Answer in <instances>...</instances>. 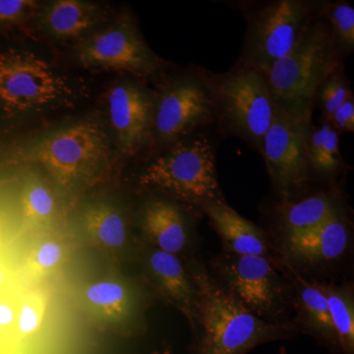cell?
<instances>
[{
  "instance_id": "obj_1",
  "label": "cell",
  "mask_w": 354,
  "mask_h": 354,
  "mask_svg": "<svg viewBox=\"0 0 354 354\" xmlns=\"http://www.w3.org/2000/svg\"><path fill=\"white\" fill-rule=\"evenodd\" d=\"M0 44V141L74 111L84 88L41 51L6 39Z\"/></svg>"
},
{
  "instance_id": "obj_25",
  "label": "cell",
  "mask_w": 354,
  "mask_h": 354,
  "mask_svg": "<svg viewBox=\"0 0 354 354\" xmlns=\"http://www.w3.org/2000/svg\"><path fill=\"white\" fill-rule=\"evenodd\" d=\"M39 4L36 0H0V41L21 34L32 36Z\"/></svg>"
},
{
  "instance_id": "obj_6",
  "label": "cell",
  "mask_w": 354,
  "mask_h": 354,
  "mask_svg": "<svg viewBox=\"0 0 354 354\" xmlns=\"http://www.w3.org/2000/svg\"><path fill=\"white\" fill-rule=\"evenodd\" d=\"M312 109L313 102L274 99V116L260 153L272 183L285 199L301 189L309 179L307 141L312 127Z\"/></svg>"
},
{
  "instance_id": "obj_19",
  "label": "cell",
  "mask_w": 354,
  "mask_h": 354,
  "mask_svg": "<svg viewBox=\"0 0 354 354\" xmlns=\"http://www.w3.org/2000/svg\"><path fill=\"white\" fill-rule=\"evenodd\" d=\"M142 230L158 250L177 255L187 245V223L181 209L171 200L152 199L142 211Z\"/></svg>"
},
{
  "instance_id": "obj_14",
  "label": "cell",
  "mask_w": 354,
  "mask_h": 354,
  "mask_svg": "<svg viewBox=\"0 0 354 354\" xmlns=\"http://www.w3.org/2000/svg\"><path fill=\"white\" fill-rule=\"evenodd\" d=\"M281 268L293 288L297 328L330 348H339L322 283L305 279L286 261Z\"/></svg>"
},
{
  "instance_id": "obj_28",
  "label": "cell",
  "mask_w": 354,
  "mask_h": 354,
  "mask_svg": "<svg viewBox=\"0 0 354 354\" xmlns=\"http://www.w3.org/2000/svg\"><path fill=\"white\" fill-rule=\"evenodd\" d=\"M317 94L320 97L323 114L327 122L353 92L349 88L348 80L342 74V69H339L322 84Z\"/></svg>"
},
{
  "instance_id": "obj_9",
  "label": "cell",
  "mask_w": 354,
  "mask_h": 354,
  "mask_svg": "<svg viewBox=\"0 0 354 354\" xmlns=\"http://www.w3.org/2000/svg\"><path fill=\"white\" fill-rule=\"evenodd\" d=\"M216 281L254 315L279 323L290 299L281 260L227 253L215 261Z\"/></svg>"
},
{
  "instance_id": "obj_8",
  "label": "cell",
  "mask_w": 354,
  "mask_h": 354,
  "mask_svg": "<svg viewBox=\"0 0 354 354\" xmlns=\"http://www.w3.org/2000/svg\"><path fill=\"white\" fill-rule=\"evenodd\" d=\"M319 6L306 0H277L249 14L242 68L265 76L295 46L310 21L320 14Z\"/></svg>"
},
{
  "instance_id": "obj_26",
  "label": "cell",
  "mask_w": 354,
  "mask_h": 354,
  "mask_svg": "<svg viewBox=\"0 0 354 354\" xmlns=\"http://www.w3.org/2000/svg\"><path fill=\"white\" fill-rule=\"evenodd\" d=\"M67 246L62 239H48L35 246L27 261V272L34 279H41L57 272L64 265Z\"/></svg>"
},
{
  "instance_id": "obj_23",
  "label": "cell",
  "mask_w": 354,
  "mask_h": 354,
  "mask_svg": "<svg viewBox=\"0 0 354 354\" xmlns=\"http://www.w3.org/2000/svg\"><path fill=\"white\" fill-rule=\"evenodd\" d=\"M307 158L310 169L321 176H334L341 169L339 133L330 123L311 127L307 141Z\"/></svg>"
},
{
  "instance_id": "obj_18",
  "label": "cell",
  "mask_w": 354,
  "mask_h": 354,
  "mask_svg": "<svg viewBox=\"0 0 354 354\" xmlns=\"http://www.w3.org/2000/svg\"><path fill=\"white\" fill-rule=\"evenodd\" d=\"M147 271L153 286L167 304L178 309L188 322H192L194 288L189 272L177 255L153 250L147 262Z\"/></svg>"
},
{
  "instance_id": "obj_15",
  "label": "cell",
  "mask_w": 354,
  "mask_h": 354,
  "mask_svg": "<svg viewBox=\"0 0 354 354\" xmlns=\"http://www.w3.org/2000/svg\"><path fill=\"white\" fill-rule=\"evenodd\" d=\"M227 253L262 256L277 259L269 235L252 221L239 215L225 202L211 203L202 208Z\"/></svg>"
},
{
  "instance_id": "obj_24",
  "label": "cell",
  "mask_w": 354,
  "mask_h": 354,
  "mask_svg": "<svg viewBox=\"0 0 354 354\" xmlns=\"http://www.w3.org/2000/svg\"><path fill=\"white\" fill-rule=\"evenodd\" d=\"M21 204L26 225L32 228L48 227L59 213L57 198L50 186L35 176L26 181Z\"/></svg>"
},
{
  "instance_id": "obj_16",
  "label": "cell",
  "mask_w": 354,
  "mask_h": 354,
  "mask_svg": "<svg viewBox=\"0 0 354 354\" xmlns=\"http://www.w3.org/2000/svg\"><path fill=\"white\" fill-rule=\"evenodd\" d=\"M351 227L344 213L333 216L302 236L285 242L286 262L307 266L329 264L348 250Z\"/></svg>"
},
{
  "instance_id": "obj_13",
  "label": "cell",
  "mask_w": 354,
  "mask_h": 354,
  "mask_svg": "<svg viewBox=\"0 0 354 354\" xmlns=\"http://www.w3.org/2000/svg\"><path fill=\"white\" fill-rule=\"evenodd\" d=\"M108 21V11L101 4L84 0H53L39 4L32 32L50 43L74 46Z\"/></svg>"
},
{
  "instance_id": "obj_12",
  "label": "cell",
  "mask_w": 354,
  "mask_h": 354,
  "mask_svg": "<svg viewBox=\"0 0 354 354\" xmlns=\"http://www.w3.org/2000/svg\"><path fill=\"white\" fill-rule=\"evenodd\" d=\"M153 97L141 84L130 80L113 83L104 93V115L122 155H137L152 140Z\"/></svg>"
},
{
  "instance_id": "obj_21",
  "label": "cell",
  "mask_w": 354,
  "mask_h": 354,
  "mask_svg": "<svg viewBox=\"0 0 354 354\" xmlns=\"http://www.w3.org/2000/svg\"><path fill=\"white\" fill-rule=\"evenodd\" d=\"M83 227L88 241L106 252H116L127 241V221L122 211L109 203H95L83 214Z\"/></svg>"
},
{
  "instance_id": "obj_4",
  "label": "cell",
  "mask_w": 354,
  "mask_h": 354,
  "mask_svg": "<svg viewBox=\"0 0 354 354\" xmlns=\"http://www.w3.org/2000/svg\"><path fill=\"white\" fill-rule=\"evenodd\" d=\"M144 189L157 191L189 207L223 201L215 155L208 139L180 140L147 165L139 178Z\"/></svg>"
},
{
  "instance_id": "obj_30",
  "label": "cell",
  "mask_w": 354,
  "mask_h": 354,
  "mask_svg": "<svg viewBox=\"0 0 354 354\" xmlns=\"http://www.w3.org/2000/svg\"><path fill=\"white\" fill-rule=\"evenodd\" d=\"M337 133L354 131V100L349 95L346 101L339 106L327 121Z\"/></svg>"
},
{
  "instance_id": "obj_2",
  "label": "cell",
  "mask_w": 354,
  "mask_h": 354,
  "mask_svg": "<svg viewBox=\"0 0 354 354\" xmlns=\"http://www.w3.org/2000/svg\"><path fill=\"white\" fill-rule=\"evenodd\" d=\"M188 272L194 288V354H246L266 342L290 339L297 330L254 315L202 263H191Z\"/></svg>"
},
{
  "instance_id": "obj_11",
  "label": "cell",
  "mask_w": 354,
  "mask_h": 354,
  "mask_svg": "<svg viewBox=\"0 0 354 354\" xmlns=\"http://www.w3.org/2000/svg\"><path fill=\"white\" fill-rule=\"evenodd\" d=\"M215 113L209 85L191 77L176 79L153 97L152 139L162 145H174L208 123Z\"/></svg>"
},
{
  "instance_id": "obj_29",
  "label": "cell",
  "mask_w": 354,
  "mask_h": 354,
  "mask_svg": "<svg viewBox=\"0 0 354 354\" xmlns=\"http://www.w3.org/2000/svg\"><path fill=\"white\" fill-rule=\"evenodd\" d=\"M46 309L43 293L32 292L22 300L18 314L17 329L22 335H31L41 327Z\"/></svg>"
},
{
  "instance_id": "obj_22",
  "label": "cell",
  "mask_w": 354,
  "mask_h": 354,
  "mask_svg": "<svg viewBox=\"0 0 354 354\" xmlns=\"http://www.w3.org/2000/svg\"><path fill=\"white\" fill-rule=\"evenodd\" d=\"M333 327L339 349L344 354L354 351V297L353 286L323 283Z\"/></svg>"
},
{
  "instance_id": "obj_33",
  "label": "cell",
  "mask_w": 354,
  "mask_h": 354,
  "mask_svg": "<svg viewBox=\"0 0 354 354\" xmlns=\"http://www.w3.org/2000/svg\"><path fill=\"white\" fill-rule=\"evenodd\" d=\"M279 354H288V353H286V348H283H283H281V353H279Z\"/></svg>"
},
{
  "instance_id": "obj_20",
  "label": "cell",
  "mask_w": 354,
  "mask_h": 354,
  "mask_svg": "<svg viewBox=\"0 0 354 354\" xmlns=\"http://www.w3.org/2000/svg\"><path fill=\"white\" fill-rule=\"evenodd\" d=\"M342 213V202L335 192L317 193L297 202H286L281 209L283 243L302 236Z\"/></svg>"
},
{
  "instance_id": "obj_34",
  "label": "cell",
  "mask_w": 354,
  "mask_h": 354,
  "mask_svg": "<svg viewBox=\"0 0 354 354\" xmlns=\"http://www.w3.org/2000/svg\"><path fill=\"white\" fill-rule=\"evenodd\" d=\"M155 354H169V351H165V353H155Z\"/></svg>"
},
{
  "instance_id": "obj_3",
  "label": "cell",
  "mask_w": 354,
  "mask_h": 354,
  "mask_svg": "<svg viewBox=\"0 0 354 354\" xmlns=\"http://www.w3.org/2000/svg\"><path fill=\"white\" fill-rule=\"evenodd\" d=\"M13 155L16 160L38 165L58 189L73 194L104 179L111 164V140L99 120L80 118L44 130Z\"/></svg>"
},
{
  "instance_id": "obj_27",
  "label": "cell",
  "mask_w": 354,
  "mask_h": 354,
  "mask_svg": "<svg viewBox=\"0 0 354 354\" xmlns=\"http://www.w3.org/2000/svg\"><path fill=\"white\" fill-rule=\"evenodd\" d=\"M321 15L329 21V29L337 48L351 53L354 48V9L346 2L324 4Z\"/></svg>"
},
{
  "instance_id": "obj_5",
  "label": "cell",
  "mask_w": 354,
  "mask_h": 354,
  "mask_svg": "<svg viewBox=\"0 0 354 354\" xmlns=\"http://www.w3.org/2000/svg\"><path fill=\"white\" fill-rule=\"evenodd\" d=\"M339 69V48L329 26L317 15L291 50L266 73L265 78L276 100L313 102L322 84Z\"/></svg>"
},
{
  "instance_id": "obj_7",
  "label": "cell",
  "mask_w": 354,
  "mask_h": 354,
  "mask_svg": "<svg viewBox=\"0 0 354 354\" xmlns=\"http://www.w3.org/2000/svg\"><path fill=\"white\" fill-rule=\"evenodd\" d=\"M73 58L84 69L121 72L140 78L157 74L164 62L147 44L129 13L108 21L73 46Z\"/></svg>"
},
{
  "instance_id": "obj_10",
  "label": "cell",
  "mask_w": 354,
  "mask_h": 354,
  "mask_svg": "<svg viewBox=\"0 0 354 354\" xmlns=\"http://www.w3.org/2000/svg\"><path fill=\"white\" fill-rule=\"evenodd\" d=\"M216 113L230 130L259 152L271 125L274 99L265 76L253 69L239 68L209 86Z\"/></svg>"
},
{
  "instance_id": "obj_17",
  "label": "cell",
  "mask_w": 354,
  "mask_h": 354,
  "mask_svg": "<svg viewBox=\"0 0 354 354\" xmlns=\"http://www.w3.org/2000/svg\"><path fill=\"white\" fill-rule=\"evenodd\" d=\"M88 313L104 325H120L133 320L138 312V299L125 281L106 279L90 283L83 291Z\"/></svg>"
},
{
  "instance_id": "obj_31",
  "label": "cell",
  "mask_w": 354,
  "mask_h": 354,
  "mask_svg": "<svg viewBox=\"0 0 354 354\" xmlns=\"http://www.w3.org/2000/svg\"><path fill=\"white\" fill-rule=\"evenodd\" d=\"M9 300H0V328H8L15 323L17 325L20 305L16 307Z\"/></svg>"
},
{
  "instance_id": "obj_32",
  "label": "cell",
  "mask_w": 354,
  "mask_h": 354,
  "mask_svg": "<svg viewBox=\"0 0 354 354\" xmlns=\"http://www.w3.org/2000/svg\"><path fill=\"white\" fill-rule=\"evenodd\" d=\"M6 274L4 272L3 269L0 268V286H2L6 283Z\"/></svg>"
}]
</instances>
